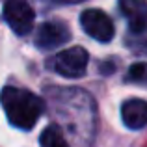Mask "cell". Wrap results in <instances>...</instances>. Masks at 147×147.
I'll list each match as a JSON object with an SVG mask.
<instances>
[{
    "label": "cell",
    "instance_id": "1",
    "mask_svg": "<svg viewBox=\"0 0 147 147\" xmlns=\"http://www.w3.org/2000/svg\"><path fill=\"white\" fill-rule=\"evenodd\" d=\"M0 102L7 121L21 130H30L45 112V104L32 91L6 86L0 91Z\"/></svg>",
    "mask_w": 147,
    "mask_h": 147
},
{
    "label": "cell",
    "instance_id": "2",
    "mask_svg": "<svg viewBox=\"0 0 147 147\" xmlns=\"http://www.w3.org/2000/svg\"><path fill=\"white\" fill-rule=\"evenodd\" d=\"M90 54L82 47H71L58 52L52 58V69L65 78H80L86 75Z\"/></svg>",
    "mask_w": 147,
    "mask_h": 147
},
{
    "label": "cell",
    "instance_id": "3",
    "mask_svg": "<svg viewBox=\"0 0 147 147\" xmlns=\"http://www.w3.org/2000/svg\"><path fill=\"white\" fill-rule=\"evenodd\" d=\"M4 19L17 36H26L34 28L36 13L24 0H9L4 6Z\"/></svg>",
    "mask_w": 147,
    "mask_h": 147
},
{
    "label": "cell",
    "instance_id": "4",
    "mask_svg": "<svg viewBox=\"0 0 147 147\" xmlns=\"http://www.w3.org/2000/svg\"><path fill=\"white\" fill-rule=\"evenodd\" d=\"M80 24L84 32L99 43H108L114 37V22L100 9H86L80 15Z\"/></svg>",
    "mask_w": 147,
    "mask_h": 147
},
{
    "label": "cell",
    "instance_id": "5",
    "mask_svg": "<svg viewBox=\"0 0 147 147\" xmlns=\"http://www.w3.org/2000/svg\"><path fill=\"white\" fill-rule=\"evenodd\" d=\"M71 37V32L69 28L60 21H49V22H43V24L37 28L36 32V45L43 50H50V49H56V47H61L65 45Z\"/></svg>",
    "mask_w": 147,
    "mask_h": 147
},
{
    "label": "cell",
    "instance_id": "6",
    "mask_svg": "<svg viewBox=\"0 0 147 147\" xmlns=\"http://www.w3.org/2000/svg\"><path fill=\"white\" fill-rule=\"evenodd\" d=\"M119 9L125 15L129 30L132 34H144L147 30V2L145 0H119Z\"/></svg>",
    "mask_w": 147,
    "mask_h": 147
},
{
    "label": "cell",
    "instance_id": "7",
    "mask_svg": "<svg viewBox=\"0 0 147 147\" xmlns=\"http://www.w3.org/2000/svg\"><path fill=\"white\" fill-rule=\"evenodd\" d=\"M121 117L125 127L132 130H140L147 125V100L129 99L121 106Z\"/></svg>",
    "mask_w": 147,
    "mask_h": 147
},
{
    "label": "cell",
    "instance_id": "8",
    "mask_svg": "<svg viewBox=\"0 0 147 147\" xmlns=\"http://www.w3.org/2000/svg\"><path fill=\"white\" fill-rule=\"evenodd\" d=\"M39 144H41V147H69L67 140L63 138V132L56 125H49L41 132Z\"/></svg>",
    "mask_w": 147,
    "mask_h": 147
},
{
    "label": "cell",
    "instance_id": "9",
    "mask_svg": "<svg viewBox=\"0 0 147 147\" xmlns=\"http://www.w3.org/2000/svg\"><path fill=\"white\" fill-rule=\"evenodd\" d=\"M127 80L134 84H147V63H134L129 69Z\"/></svg>",
    "mask_w": 147,
    "mask_h": 147
}]
</instances>
